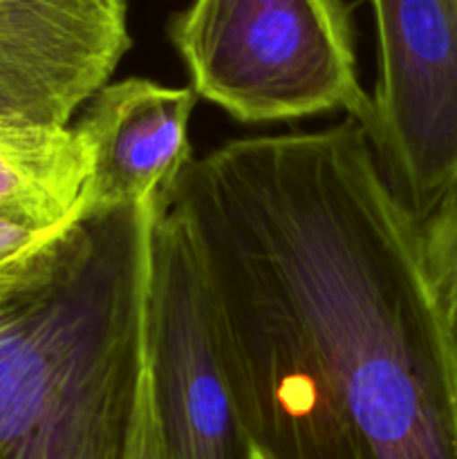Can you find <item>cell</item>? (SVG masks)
<instances>
[{
	"mask_svg": "<svg viewBox=\"0 0 457 459\" xmlns=\"http://www.w3.org/2000/svg\"><path fill=\"white\" fill-rule=\"evenodd\" d=\"M168 193L251 444L272 459H457V332L421 222L358 121L233 139Z\"/></svg>",
	"mask_w": 457,
	"mask_h": 459,
	"instance_id": "obj_1",
	"label": "cell"
},
{
	"mask_svg": "<svg viewBox=\"0 0 457 459\" xmlns=\"http://www.w3.org/2000/svg\"><path fill=\"white\" fill-rule=\"evenodd\" d=\"M166 188L0 263V459H125Z\"/></svg>",
	"mask_w": 457,
	"mask_h": 459,
	"instance_id": "obj_2",
	"label": "cell"
},
{
	"mask_svg": "<svg viewBox=\"0 0 457 459\" xmlns=\"http://www.w3.org/2000/svg\"><path fill=\"white\" fill-rule=\"evenodd\" d=\"M170 40L197 97L242 124L372 117L345 0H193Z\"/></svg>",
	"mask_w": 457,
	"mask_h": 459,
	"instance_id": "obj_3",
	"label": "cell"
},
{
	"mask_svg": "<svg viewBox=\"0 0 457 459\" xmlns=\"http://www.w3.org/2000/svg\"><path fill=\"white\" fill-rule=\"evenodd\" d=\"M170 188V186H168ZM161 197L151 238L146 363L161 459H251L193 233Z\"/></svg>",
	"mask_w": 457,
	"mask_h": 459,
	"instance_id": "obj_4",
	"label": "cell"
},
{
	"mask_svg": "<svg viewBox=\"0 0 457 459\" xmlns=\"http://www.w3.org/2000/svg\"><path fill=\"white\" fill-rule=\"evenodd\" d=\"M379 81L363 128L424 222L457 186V0H370Z\"/></svg>",
	"mask_w": 457,
	"mask_h": 459,
	"instance_id": "obj_5",
	"label": "cell"
},
{
	"mask_svg": "<svg viewBox=\"0 0 457 459\" xmlns=\"http://www.w3.org/2000/svg\"><path fill=\"white\" fill-rule=\"evenodd\" d=\"M128 49L125 0H0V119L70 126Z\"/></svg>",
	"mask_w": 457,
	"mask_h": 459,
	"instance_id": "obj_6",
	"label": "cell"
},
{
	"mask_svg": "<svg viewBox=\"0 0 457 459\" xmlns=\"http://www.w3.org/2000/svg\"><path fill=\"white\" fill-rule=\"evenodd\" d=\"M195 103L191 85L175 88L143 76L108 81L72 126L90 155L74 220L139 204L170 186L191 161Z\"/></svg>",
	"mask_w": 457,
	"mask_h": 459,
	"instance_id": "obj_7",
	"label": "cell"
},
{
	"mask_svg": "<svg viewBox=\"0 0 457 459\" xmlns=\"http://www.w3.org/2000/svg\"><path fill=\"white\" fill-rule=\"evenodd\" d=\"M90 155L72 126L0 119V218L36 231L74 220Z\"/></svg>",
	"mask_w": 457,
	"mask_h": 459,
	"instance_id": "obj_8",
	"label": "cell"
},
{
	"mask_svg": "<svg viewBox=\"0 0 457 459\" xmlns=\"http://www.w3.org/2000/svg\"><path fill=\"white\" fill-rule=\"evenodd\" d=\"M421 240L430 282L448 316L457 303V186L421 222Z\"/></svg>",
	"mask_w": 457,
	"mask_h": 459,
	"instance_id": "obj_9",
	"label": "cell"
},
{
	"mask_svg": "<svg viewBox=\"0 0 457 459\" xmlns=\"http://www.w3.org/2000/svg\"><path fill=\"white\" fill-rule=\"evenodd\" d=\"M125 459H161L155 408H152L151 377H148V363L146 368H143L142 385H139V397L137 406H134L133 429H130Z\"/></svg>",
	"mask_w": 457,
	"mask_h": 459,
	"instance_id": "obj_10",
	"label": "cell"
},
{
	"mask_svg": "<svg viewBox=\"0 0 457 459\" xmlns=\"http://www.w3.org/2000/svg\"><path fill=\"white\" fill-rule=\"evenodd\" d=\"M45 233L49 231H36V229L25 227V224H18V222H12V220L0 218V263H4V260L21 254L22 249H27V247L34 245L36 240H40Z\"/></svg>",
	"mask_w": 457,
	"mask_h": 459,
	"instance_id": "obj_11",
	"label": "cell"
},
{
	"mask_svg": "<svg viewBox=\"0 0 457 459\" xmlns=\"http://www.w3.org/2000/svg\"><path fill=\"white\" fill-rule=\"evenodd\" d=\"M251 459H272V457H269L264 451H260V448L254 444V451H251Z\"/></svg>",
	"mask_w": 457,
	"mask_h": 459,
	"instance_id": "obj_12",
	"label": "cell"
},
{
	"mask_svg": "<svg viewBox=\"0 0 457 459\" xmlns=\"http://www.w3.org/2000/svg\"><path fill=\"white\" fill-rule=\"evenodd\" d=\"M448 321H451V325L455 327V332H457V303H455V307L451 309V314H448Z\"/></svg>",
	"mask_w": 457,
	"mask_h": 459,
	"instance_id": "obj_13",
	"label": "cell"
}]
</instances>
